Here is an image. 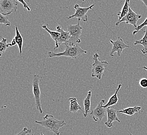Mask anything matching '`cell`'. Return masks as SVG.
Returning a JSON list of instances; mask_svg holds the SVG:
<instances>
[{
    "instance_id": "d4e9b609",
    "label": "cell",
    "mask_w": 147,
    "mask_h": 135,
    "mask_svg": "<svg viewBox=\"0 0 147 135\" xmlns=\"http://www.w3.org/2000/svg\"><path fill=\"white\" fill-rule=\"evenodd\" d=\"M139 85L142 88H147V79L146 78L141 79L139 81Z\"/></svg>"
},
{
    "instance_id": "603a6c76",
    "label": "cell",
    "mask_w": 147,
    "mask_h": 135,
    "mask_svg": "<svg viewBox=\"0 0 147 135\" xmlns=\"http://www.w3.org/2000/svg\"><path fill=\"white\" fill-rule=\"evenodd\" d=\"M145 26H147V17L144 23H142V24H141L140 25L137 26V28H135V31H133V35H135L137 33H138L140 30H142V29Z\"/></svg>"
},
{
    "instance_id": "1f68e13d",
    "label": "cell",
    "mask_w": 147,
    "mask_h": 135,
    "mask_svg": "<svg viewBox=\"0 0 147 135\" xmlns=\"http://www.w3.org/2000/svg\"><path fill=\"white\" fill-rule=\"evenodd\" d=\"M85 0H82V2H84V1H85Z\"/></svg>"
},
{
    "instance_id": "cb8c5ba5",
    "label": "cell",
    "mask_w": 147,
    "mask_h": 135,
    "mask_svg": "<svg viewBox=\"0 0 147 135\" xmlns=\"http://www.w3.org/2000/svg\"><path fill=\"white\" fill-rule=\"evenodd\" d=\"M31 132V130L30 128H28L27 127H25L23 130L20 132L18 133L15 135H27L30 134Z\"/></svg>"
},
{
    "instance_id": "4316f807",
    "label": "cell",
    "mask_w": 147,
    "mask_h": 135,
    "mask_svg": "<svg viewBox=\"0 0 147 135\" xmlns=\"http://www.w3.org/2000/svg\"><path fill=\"white\" fill-rule=\"evenodd\" d=\"M9 44H10V46H15V45L17 44V43L16 42V41H15V40L14 39H13L11 43H9Z\"/></svg>"
},
{
    "instance_id": "9a60e30c",
    "label": "cell",
    "mask_w": 147,
    "mask_h": 135,
    "mask_svg": "<svg viewBox=\"0 0 147 135\" xmlns=\"http://www.w3.org/2000/svg\"><path fill=\"white\" fill-rule=\"evenodd\" d=\"M92 96V92L89 90L88 92L87 95L84 100V106L85 108V112L84 113V116L86 118L89 113L90 112L91 98Z\"/></svg>"
},
{
    "instance_id": "4fadbf2b",
    "label": "cell",
    "mask_w": 147,
    "mask_h": 135,
    "mask_svg": "<svg viewBox=\"0 0 147 135\" xmlns=\"http://www.w3.org/2000/svg\"><path fill=\"white\" fill-rule=\"evenodd\" d=\"M69 101H70L69 105V112L71 113H77L78 111H82L83 113L85 112L82 110V107L79 105L78 100L75 97H72L69 99Z\"/></svg>"
},
{
    "instance_id": "83f0119b",
    "label": "cell",
    "mask_w": 147,
    "mask_h": 135,
    "mask_svg": "<svg viewBox=\"0 0 147 135\" xmlns=\"http://www.w3.org/2000/svg\"><path fill=\"white\" fill-rule=\"evenodd\" d=\"M141 1L143 3H144L147 8V0H141Z\"/></svg>"
},
{
    "instance_id": "4dcf8cb0",
    "label": "cell",
    "mask_w": 147,
    "mask_h": 135,
    "mask_svg": "<svg viewBox=\"0 0 147 135\" xmlns=\"http://www.w3.org/2000/svg\"><path fill=\"white\" fill-rule=\"evenodd\" d=\"M129 134H130V135H133V134H131V132H129Z\"/></svg>"
},
{
    "instance_id": "ffe728a7",
    "label": "cell",
    "mask_w": 147,
    "mask_h": 135,
    "mask_svg": "<svg viewBox=\"0 0 147 135\" xmlns=\"http://www.w3.org/2000/svg\"><path fill=\"white\" fill-rule=\"evenodd\" d=\"M129 2H130V0H125L124 5L123 6L121 11L117 14V16H119V21L127 14L129 11V7H130Z\"/></svg>"
},
{
    "instance_id": "9c48e42d",
    "label": "cell",
    "mask_w": 147,
    "mask_h": 135,
    "mask_svg": "<svg viewBox=\"0 0 147 135\" xmlns=\"http://www.w3.org/2000/svg\"><path fill=\"white\" fill-rule=\"evenodd\" d=\"M110 41L113 45V47L110 53V55L111 57H114V53L116 52L118 56H121L122 55V52L124 49L130 47V46L127 45L124 42L123 39H121L119 37H118L117 39L115 41L112 39H110Z\"/></svg>"
},
{
    "instance_id": "7402d4cb",
    "label": "cell",
    "mask_w": 147,
    "mask_h": 135,
    "mask_svg": "<svg viewBox=\"0 0 147 135\" xmlns=\"http://www.w3.org/2000/svg\"><path fill=\"white\" fill-rule=\"evenodd\" d=\"M0 23L1 24H3L6 26H10L11 25V23L9 21V18L2 14L1 13L0 14Z\"/></svg>"
},
{
    "instance_id": "ac0fdd59",
    "label": "cell",
    "mask_w": 147,
    "mask_h": 135,
    "mask_svg": "<svg viewBox=\"0 0 147 135\" xmlns=\"http://www.w3.org/2000/svg\"><path fill=\"white\" fill-rule=\"evenodd\" d=\"M144 37H142V39L139 41H136L134 43V45H137L140 44L144 46V49L141 50L143 54H146L147 53V27L146 28Z\"/></svg>"
},
{
    "instance_id": "52a82bcc",
    "label": "cell",
    "mask_w": 147,
    "mask_h": 135,
    "mask_svg": "<svg viewBox=\"0 0 147 135\" xmlns=\"http://www.w3.org/2000/svg\"><path fill=\"white\" fill-rule=\"evenodd\" d=\"M94 6V4H92L88 7H82L78 4H76L74 6V8L76 10L75 13L69 16L67 19H69L73 18H77L78 20H82L84 22H87L88 19L87 13L89 10L92 9Z\"/></svg>"
},
{
    "instance_id": "3957f363",
    "label": "cell",
    "mask_w": 147,
    "mask_h": 135,
    "mask_svg": "<svg viewBox=\"0 0 147 135\" xmlns=\"http://www.w3.org/2000/svg\"><path fill=\"white\" fill-rule=\"evenodd\" d=\"M93 63L92 65L91 69V76L92 78L96 77L99 80H101L103 75V73L106 69L105 67V65H109L107 61H101L100 60L99 54L96 53L93 55Z\"/></svg>"
},
{
    "instance_id": "484cf974",
    "label": "cell",
    "mask_w": 147,
    "mask_h": 135,
    "mask_svg": "<svg viewBox=\"0 0 147 135\" xmlns=\"http://www.w3.org/2000/svg\"><path fill=\"white\" fill-rule=\"evenodd\" d=\"M17 1L18 2H20V3L22 4L23 5V6L25 9H27L28 11H31V9L29 7L28 5L26 3L25 1L24 0H17Z\"/></svg>"
},
{
    "instance_id": "e0dca14e",
    "label": "cell",
    "mask_w": 147,
    "mask_h": 135,
    "mask_svg": "<svg viewBox=\"0 0 147 135\" xmlns=\"http://www.w3.org/2000/svg\"><path fill=\"white\" fill-rule=\"evenodd\" d=\"M15 31H16V35H15V37H14V39L15 40V41H16V42L17 43V45L18 46L20 53L22 54V52H23L22 48H23L24 41H23V37L22 36L20 33L17 25L15 26Z\"/></svg>"
},
{
    "instance_id": "f1b7e54d",
    "label": "cell",
    "mask_w": 147,
    "mask_h": 135,
    "mask_svg": "<svg viewBox=\"0 0 147 135\" xmlns=\"http://www.w3.org/2000/svg\"><path fill=\"white\" fill-rule=\"evenodd\" d=\"M143 69H144V70L147 71V67H143Z\"/></svg>"
},
{
    "instance_id": "8992f818",
    "label": "cell",
    "mask_w": 147,
    "mask_h": 135,
    "mask_svg": "<svg viewBox=\"0 0 147 135\" xmlns=\"http://www.w3.org/2000/svg\"><path fill=\"white\" fill-rule=\"evenodd\" d=\"M39 79V76L38 74H36L34 76L32 82V90L35 98L36 106L37 107V110H39L41 114H42L43 111L42 109V106L40 100L41 91L40 89Z\"/></svg>"
},
{
    "instance_id": "ba28073f",
    "label": "cell",
    "mask_w": 147,
    "mask_h": 135,
    "mask_svg": "<svg viewBox=\"0 0 147 135\" xmlns=\"http://www.w3.org/2000/svg\"><path fill=\"white\" fill-rule=\"evenodd\" d=\"M141 15L137 14L135 12L133 11L132 9L129 7V11L127 14L124 17H123L122 19L120 21L116 23V26L122 23V22H125L127 24H130L131 25H133L135 28L137 27V23L139 20L142 18Z\"/></svg>"
},
{
    "instance_id": "44dd1931",
    "label": "cell",
    "mask_w": 147,
    "mask_h": 135,
    "mask_svg": "<svg viewBox=\"0 0 147 135\" xmlns=\"http://www.w3.org/2000/svg\"><path fill=\"white\" fill-rule=\"evenodd\" d=\"M2 41L0 42V57L2 56L3 53L5 52L7 48L10 46L9 43H7V39L2 37Z\"/></svg>"
},
{
    "instance_id": "d6986e66",
    "label": "cell",
    "mask_w": 147,
    "mask_h": 135,
    "mask_svg": "<svg viewBox=\"0 0 147 135\" xmlns=\"http://www.w3.org/2000/svg\"><path fill=\"white\" fill-rule=\"evenodd\" d=\"M42 28L43 29H44L45 31H47L50 34L51 37L52 38V39L54 40L55 43V46H56V45H57V41H58V39H59V37L61 36V33H59V32H57V31H54L50 30L48 28V25H42Z\"/></svg>"
},
{
    "instance_id": "30bf717a",
    "label": "cell",
    "mask_w": 147,
    "mask_h": 135,
    "mask_svg": "<svg viewBox=\"0 0 147 135\" xmlns=\"http://www.w3.org/2000/svg\"><path fill=\"white\" fill-rule=\"evenodd\" d=\"M105 101V99L101 100L96 108L91 112V115L92 116L93 120L95 122H98L99 120L102 121V119L105 116L107 111V108H103Z\"/></svg>"
},
{
    "instance_id": "f546056e",
    "label": "cell",
    "mask_w": 147,
    "mask_h": 135,
    "mask_svg": "<svg viewBox=\"0 0 147 135\" xmlns=\"http://www.w3.org/2000/svg\"><path fill=\"white\" fill-rule=\"evenodd\" d=\"M40 135H43V134L42 132H40Z\"/></svg>"
},
{
    "instance_id": "7c38bea8",
    "label": "cell",
    "mask_w": 147,
    "mask_h": 135,
    "mask_svg": "<svg viewBox=\"0 0 147 135\" xmlns=\"http://www.w3.org/2000/svg\"><path fill=\"white\" fill-rule=\"evenodd\" d=\"M57 31L61 33V36L57 41V45L55 46L54 49H56L57 48H59V46L63 44H66L68 42V40L71 37L69 33L68 32L64 31V29L60 25H57Z\"/></svg>"
},
{
    "instance_id": "6da1fadb",
    "label": "cell",
    "mask_w": 147,
    "mask_h": 135,
    "mask_svg": "<svg viewBox=\"0 0 147 135\" xmlns=\"http://www.w3.org/2000/svg\"><path fill=\"white\" fill-rule=\"evenodd\" d=\"M35 123L45 127L49 131L53 132L56 135H60L59 128L66 125V123L64 120H59L50 114H46L42 121H36Z\"/></svg>"
},
{
    "instance_id": "5bb4252c",
    "label": "cell",
    "mask_w": 147,
    "mask_h": 135,
    "mask_svg": "<svg viewBox=\"0 0 147 135\" xmlns=\"http://www.w3.org/2000/svg\"><path fill=\"white\" fill-rule=\"evenodd\" d=\"M142 107L139 106H135L133 107H129L126 109H123L121 110L117 111L118 113L124 114L127 116H132L135 114L136 113L140 112Z\"/></svg>"
},
{
    "instance_id": "7a4b0ae2",
    "label": "cell",
    "mask_w": 147,
    "mask_h": 135,
    "mask_svg": "<svg viewBox=\"0 0 147 135\" xmlns=\"http://www.w3.org/2000/svg\"><path fill=\"white\" fill-rule=\"evenodd\" d=\"M87 53V51L80 47L79 44L65 45V50L63 52L56 53L52 51H49L48 56L50 58L55 57H66L73 59H77L80 56L84 53Z\"/></svg>"
},
{
    "instance_id": "2e32d148",
    "label": "cell",
    "mask_w": 147,
    "mask_h": 135,
    "mask_svg": "<svg viewBox=\"0 0 147 135\" xmlns=\"http://www.w3.org/2000/svg\"><path fill=\"white\" fill-rule=\"evenodd\" d=\"M122 84L119 85L117 88L116 89V92H115V94L111 97L110 98L108 101V103L105 104V106H103V108H107L111 107L112 106L117 104V103L118 102V101H119L118 93H119V90L122 87Z\"/></svg>"
},
{
    "instance_id": "8fae6325",
    "label": "cell",
    "mask_w": 147,
    "mask_h": 135,
    "mask_svg": "<svg viewBox=\"0 0 147 135\" xmlns=\"http://www.w3.org/2000/svg\"><path fill=\"white\" fill-rule=\"evenodd\" d=\"M107 111L108 115V120L105 123V124L108 128H111L113 127V123L114 121H117L119 123L121 122V121L119 120L117 116V111L113 108H110V107L107 108Z\"/></svg>"
},
{
    "instance_id": "5b68a950",
    "label": "cell",
    "mask_w": 147,
    "mask_h": 135,
    "mask_svg": "<svg viewBox=\"0 0 147 135\" xmlns=\"http://www.w3.org/2000/svg\"><path fill=\"white\" fill-rule=\"evenodd\" d=\"M19 5L17 0H0L1 13L4 16L17 11Z\"/></svg>"
},
{
    "instance_id": "277c9868",
    "label": "cell",
    "mask_w": 147,
    "mask_h": 135,
    "mask_svg": "<svg viewBox=\"0 0 147 135\" xmlns=\"http://www.w3.org/2000/svg\"><path fill=\"white\" fill-rule=\"evenodd\" d=\"M80 20H78L77 25H68L67 27L68 32L70 34L71 37L68 42L65 44V45H74L76 44H79L81 43L80 37L84 28L80 25Z\"/></svg>"
},
{
    "instance_id": "d6a6232c",
    "label": "cell",
    "mask_w": 147,
    "mask_h": 135,
    "mask_svg": "<svg viewBox=\"0 0 147 135\" xmlns=\"http://www.w3.org/2000/svg\"><path fill=\"white\" fill-rule=\"evenodd\" d=\"M33 135V134H32V135Z\"/></svg>"
}]
</instances>
